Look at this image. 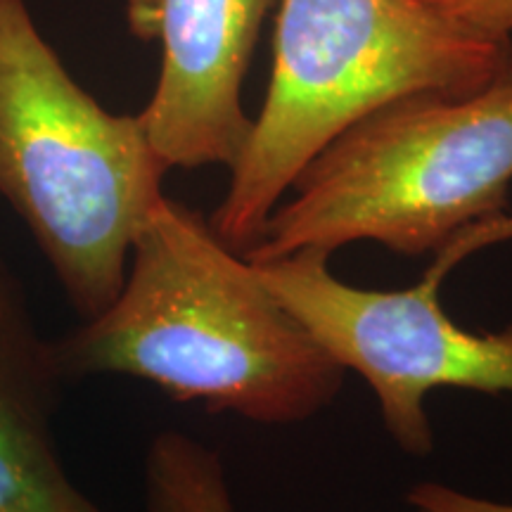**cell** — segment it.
Listing matches in <instances>:
<instances>
[{
	"instance_id": "obj_1",
	"label": "cell",
	"mask_w": 512,
	"mask_h": 512,
	"mask_svg": "<svg viewBox=\"0 0 512 512\" xmlns=\"http://www.w3.org/2000/svg\"><path fill=\"white\" fill-rule=\"evenodd\" d=\"M55 351L67 380L138 377L178 403L259 425L313 418L347 373L247 256L166 195L133 240L117 299Z\"/></svg>"
},
{
	"instance_id": "obj_2",
	"label": "cell",
	"mask_w": 512,
	"mask_h": 512,
	"mask_svg": "<svg viewBox=\"0 0 512 512\" xmlns=\"http://www.w3.org/2000/svg\"><path fill=\"white\" fill-rule=\"evenodd\" d=\"M510 183L512 55L475 93L403 95L344 128L299 171L245 256H332L363 240L430 254L505 214Z\"/></svg>"
},
{
	"instance_id": "obj_3",
	"label": "cell",
	"mask_w": 512,
	"mask_h": 512,
	"mask_svg": "<svg viewBox=\"0 0 512 512\" xmlns=\"http://www.w3.org/2000/svg\"><path fill=\"white\" fill-rule=\"evenodd\" d=\"M512 43L484 41L415 0H278L273 72L211 228L245 256L299 171L377 107L484 88Z\"/></svg>"
},
{
	"instance_id": "obj_4",
	"label": "cell",
	"mask_w": 512,
	"mask_h": 512,
	"mask_svg": "<svg viewBox=\"0 0 512 512\" xmlns=\"http://www.w3.org/2000/svg\"><path fill=\"white\" fill-rule=\"evenodd\" d=\"M166 166L138 114H112L43 41L24 0H0V195L83 320L110 306Z\"/></svg>"
},
{
	"instance_id": "obj_5",
	"label": "cell",
	"mask_w": 512,
	"mask_h": 512,
	"mask_svg": "<svg viewBox=\"0 0 512 512\" xmlns=\"http://www.w3.org/2000/svg\"><path fill=\"white\" fill-rule=\"evenodd\" d=\"M254 266L339 366L370 384L384 430L411 456L434 448L425 406L434 389L512 392V323L475 332L448 316L439 290L453 264L444 254L406 290L344 283L332 273L330 254L318 249Z\"/></svg>"
},
{
	"instance_id": "obj_6",
	"label": "cell",
	"mask_w": 512,
	"mask_h": 512,
	"mask_svg": "<svg viewBox=\"0 0 512 512\" xmlns=\"http://www.w3.org/2000/svg\"><path fill=\"white\" fill-rule=\"evenodd\" d=\"M275 3L126 0L131 34L162 46L155 93L138 117L169 169L238 164L254 126L242 107V83Z\"/></svg>"
},
{
	"instance_id": "obj_7",
	"label": "cell",
	"mask_w": 512,
	"mask_h": 512,
	"mask_svg": "<svg viewBox=\"0 0 512 512\" xmlns=\"http://www.w3.org/2000/svg\"><path fill=\"white\" fill-rule=\"evenodd\" d=\"M62 373L27 294L0 256V512H105L69 477L57 448Z\"/></svg>"
},
{
	"instance_id": "obj_8",
	"label": "cell",
	"mask_w": 512,
	"mask_h": 512,
	"mask_svg": "<svg viewBox=\"0 0 512 512\" xmlns=\"http://www.w3.org/2000/svg\"><path fill=\"white\" fill-rule=\"evenodd\" d=\"M147 512H235L219 453L183 432H162L145 460Z\"/></svg>"
},
{
	"instance_id": "obj_9",
	"label": "cell",
	"mask_w": 512,
	"mask_h": 512,
	"mask_svg": "<svg viewBox=\"0 0 512 512\" xmlns=\"http://www.w3.org/2000/svg\"><path fill=\"white\" fill-rule=\"evenodd\" d=\"M432 15L484 41L512 43V0H415Z\"/></svg>"
},
{
	"instance_id": "obj_10",
	"label": "cell",
	"mask_w": 512,
	"mask_h": 512,
	"mask_svg": "<svg viewBox=\"0 0 512 512\" xmlns=\"http://www.w3.org/2000/svg\"><path fill=\"white\" fill-rule=\"evenodd\" d=\"M406 501L418 512H512V503L477 498L451 486L422 482L408 491Z\"/></svg>"
}]
</instances>
